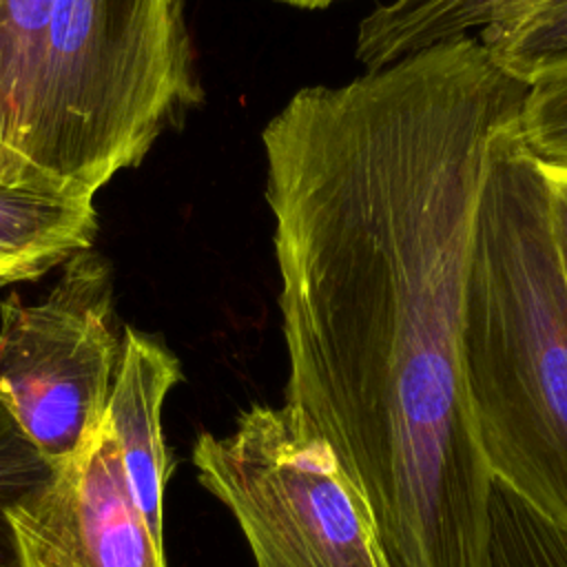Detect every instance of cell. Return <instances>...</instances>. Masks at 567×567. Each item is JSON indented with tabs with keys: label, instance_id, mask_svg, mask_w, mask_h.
<instances>
[{
	"label": "cell",
	"instance_id": "cell-11",
	"mask_svg": "<svg viewBox=\"0 0 567 567\" xmlns=\"http://www.w3.org/2000/svg\"><path fill=\"white\" fill-rule=\"evenodd\" d=\"M51 474L53 467L0 403V567H20L9 523L11 507L40 489Z\"/></svg>",
	"mask_w": 567,
	"mask_h": 567
},
{
	"label": "cell",
	"instance_id": "cell-10",
	"mask_svg": "<svg viewBox=\"0 0 567 567\" xmlns=\"http://www.w3.org/2000/svg\"><path fill=\"white\" fill-rule=\"evenodd\" d=\"M492 60L532 86L567 73V0H543L525 16L476 33Z\"/></svg>",
	"mask_w": 567,
	"mask_h": 567
},
{
	"label": "cell",
	"instance_id": "cell-13",
	"mask_svg": "<svg viewBox=\"0 0 567 567\" xmlns=\"http://www.w3.org/2000/svg\"><path fill=\"white\" fill-rule=\"evenodd\" d=\"M540 164H543V173H545L547 186H549L556 239H558L563 266L567 272V166L545 164V162H540Z\"/></svg>",
	"mask_w": 567,
	"mask_h": 567
},
{
	"label": "cell",
	"instance_id": "cell-2",
	"mask_svg": "<svg viewBox=\"0 0 567 567\" xmlns=\"http://www.w3.org/2000/svg\"><path fill=\"white\" fill-rule=\"evenodd\" d=\"M197 100L179 0H53L20 186L95 195Z\"/></svg>",
	"mask_w": 567,
	"mask_h": 567
},
{
	"label": "cell",
	"instance_id": "cell-8",
	"mask_svg": "<svg viewBox=\"0 0 567 567\" xmlns=\"http://www.w3.org/2000/svg\"><path fill=\"white\" fill-rule=\"evenodd\" d=\"M543 0H385L357 29L354 55L377 69L439 42L503 27Z\"/></svg>",
	"mask_w": 567,
	"mask_h": 567
},
{
	"label": "cell",
	"instance_id": "cell-12",
	"mask_svg": "<svg viewBox=\"0 0 567 567\" xmlns=\"http://www.w3.org/2000/svg\"><path fill=\"white\" fill-rule=\"evenodd\" d=\"M518 133L540 162L567 166V73L527 86Z\"/></svg>",
	"mask_w": 567,
	"mask_h": 567
},
{
	"label": "cell",
	"instance_id": "cell-3",
	"mask_svg": "<svg viewBox=\"0 0 567 567\" xmlns=\"http://www.w3.org/2000/svg\"><path fill=\"white\" fill-rule=\"evenodd\" d=\"M193 465L235 516L255 567H392L332 447L286 405H250L224 436L199 432Z\"/></svg>",
	"mask_w": 567,
	"mask_h": 567
},
{
	"label": "cell",
	"instance_id": "cell-4",
	"mask_svg": "<svg viewBox=\"0 0 567 567\" xmlns=\"http://www.w3.org/2000/svg\"><path fill=\"white\" fill-rule=\"evenodd\" d=\"M120 352L111 272L91 248L64 264L42 301L0 303V403L51 467L100 432Z\"/></svg>",
	"mask_w": 567,
	"mask_h": 567
},
{
	"label": "cell",
	"instance_id": "cell-9",
	"mask_svg": "<svg viewBox=\"0 0 567 567\" xmlns=\"http://www.w3.org/2000/svg\"><path fill=\"white\" fill-rule=\"evenodd\" d=\"M487 567H567V527L494 478L487 501Z\"/></svg>",
	"mask_w": 567,
	"mask_h": 567
},
{
	"label": "cell",
	"instance_id": "cell-14",
	"mask_svg": "<svg viewBox=\"0 0 567 567\" xmlns=\"http://www.w3.org/2000/svg\"><path fill=\"white\" fill-rule=\"evenodd\" d=\"M277 2H284L288 7H297V9H326L334 2H341V0H277Z\"/></svg>",
	"mask_w": 567,
	"mask_h": 567
},
{
	"label": "cell",
	"instance_id": "cell-7",
	"mask_svg": "<svg viewBox=\"0 0 567 567\" xmlns=\"http://www.w3.org/2000/svg\"><path fill=\"white\" fill-rule=\"evenodd\" d=\"M93 197L0 184V284L38 279L89 250L97 230Z\"/></svg>",
	"mask_w": 567,
	"mask_h": 567
},
{
	"label": "cell",
	"instance_id": "cell-1",
	"mask_svg": "<svg viewBox=\"0 0 567 567\" xmlns=\"http://www.w3.org/2000/svg\"><path fill=\"white\" fill-rule=\"evenodd\" d=\"M461 368L492 478L567 527V272L547 177L518 122L489 146L463 290Z\"/></svg>",
	"mask_w": 567,
	"mask_h": 567
},
{
	"label": "cell",
	"instance_id": "cell-5",
	"mask_svg": "<svg viewBox=\"0 0 567 567\" xmlns=\"http://www.w3.org/2000/svg\"><path fill=\"white\" fill-rule=\"evenodd\" d=\"M9 523L20 567H166L164 540L142 516L106 419L86 447L11 507Z\"/></svg>",
	"mask_w": 567,
	"mask_h": 567
},
{
	"label": "cell",
	"instance_id": "cell-6",
	"mask_svg": "<svg viewBox=\"0 0 567 567\" xmlns=\"http://www.w3.org/2000/svg\"><path fill=\"white\" fill-rule=\"evenodd\" d=\"M179 381V359L159 339L126 326L106 421L117 436L142 516L159 540H164V489L173 467L162 434V405Z\"/></svg>",
	"mask_w": 567,
	"mask_h": 567
}]
</instances>
